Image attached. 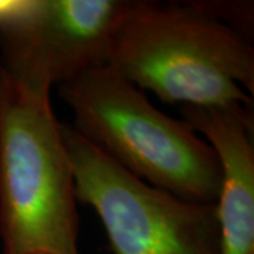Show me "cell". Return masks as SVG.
<instances>
[{
  "label": "cell",
  "instance_id": "1",
  "mask_svg": "<svg viewBox=\"0 0 254 254\" xmlns=\"http://www.w3.org/2000/svg\"><path fill=\"white\" fill-rule=\"evenodd\" d=\"M253 3L130 0L106 66L165 103L253 108Z\"/></svg>",
  "mask_w": 254,
  "mask_h": 254
},
{
  "label": "cell",
  "instance_id": "2",
  "mask_svg": "<svg viewBox=\"0 0 254 254\" xmlns=\"http://www.w3.org/2000/svg\"><path fill=\"white\" fill-rule=\"evenodd\" d=\"M60 96L72 109L76 133L127 173L182 200L218 203L216 151L106 65L61 83Z\"/></svg>",
  "mask_w": 254,
  "mask_h": 254
},
{
  "label": "cell",
  "instance_id": "3",
  "mask_svg": "<svg viewBox=\"0 0 254 254\" xmlns=\"http://www.w3.org/2000/svg\"><path fill=\"white\" fill-rule=\"evenodd\" d=\"M71 158L50 92L0 66V237L4 254H79Z\"/></svg>",
  "mask_w": 254,
  "mask_h": 254
},
{
  "label": "cell",
  "instance_id": "4",
  "mask_svg": "<svg viewBox=\"0 0 254 254\" xmlns=\"http://www.w3.org/2000/svg\"><path fill=\"white\" fill-rule=\"evenodd\" d=\"M76 200L102 220L115 254H220L216 205L192 203L151 187L61 123Z\"/></svg>",
  "mask_w": 254,
  "mask_h": 254
},
{
  "label": "cell",
  "instance_id": "5",
  "mask_svg": "<svg viewBox=\"0 0 254 254\" xmlns=\"http://www.w3.org/2000/svg\"><path fill=\"white\" fill-rule=\"evenodd\" d=\"M130 0H33L0 30V66L33 91L50 92L108 63Z\"/></svg>",
  "mask_w": 254,
  "mask_h": 254
},
{
  "label": "cell",
  "instance_id": "6",
  "mask_svg": "<svg viewBox=\"0 0 254 254\" xmlns=\"http://www.w3.org/2000/svg\"><path fill=\"white\" fill-rule=\"evenodd\" d=\"M181 115L216 151L220 163V254H254L253 108L184 105Z\"/></svg>",
  "mask_w": 254,
  "mask_h": 254
},
{
  "label": "cell",
  "instance_id": "7",
  "mask_svg": "<svg viewBox=\"0 0 254 254\" xmlns=\"http://www.w3.org/2000/svg\"><path fill=\"white\" fill-rule=\"evenodd\" d=\"M31 254H50V253H31Z\"/></svg>",
  "mask_w": 254,
  "mask_h": 254
}]
</instances>
